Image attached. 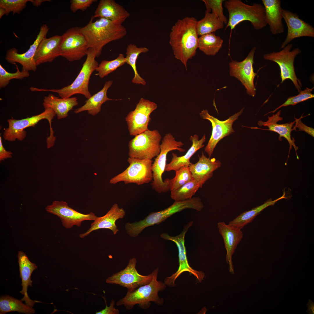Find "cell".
<instances>
[{"instance_id":"52a82bcc","label":"cell","mask_w":314,"mask_h":314,"mask_svg":"<svg viewBox=\"0 0 314 314\" xmlns=\"http://www.w3.org/2000/svg\"><path fill=\"white\" fill-rule=\"evenodd\" d=\"M56 114L51 108H45L42 113L30 117L17 120L13 118L8 119V127L3 132L4 139L13 142L17 140H23L26 137V132L24 129L29 127H34L41 120L46 119L48 121L50 126V133L47 139L53 141L56 139L53 136L54 131L51 126L52 120Z\"/></svg>"},{"instance_id":"4316f807","label":"cell","mask_w":314,"mask_h":314,"mask_svg":"<svg viewBox=\"0 0 314 314\" xmlns=\"http://www.w3.org/2000/svg\"><path fill=\"white\" fill-rule=\"evenodd\" d=\"M265 11L266 20L272 33L275 35L284 31L282 22L283 9L281 0H262Z\"/></svg>"},{"instance_id":"603a6c76","label":"cell","mask_w":314,"mask_h":314,"mask_svg":"<svg viewBox=\"0 0 314 314\" xmlns=\"http://www.w3.org/2000/svg\"><path fill=\"white\" fill-rule=\"evenodd\" d=\"M17 257L19 267V277L22 279L21 286L22 289L20 293L23 295L21 299L24 301L28 305L33 307L36 303L40 302L33 300L28 296L27 293L28 287L32 286V281L31 276L33 272L37 269L38 267L34 263L31 261L25 253L20 251L18 254Z\"/></svg>"},{"instance_id":"7402d4cb","label":"cell","mask_w":314,"mask_h":314,"mask_svg":"<svg viewBox=\"0 0 314 314\" xmlns=\"http://www.w3.org/2000/svg\"><path fill=\"white\" fill-rule=\"evenodd\" d=\"M126 212L122 208H120L117 204H114L110 210L104 216L97 217L91 224L90 227L85 232L80 234L79 236L83 238L92 232L101 229H107L111 230L114 235L119 231L116 224V221L123 218Z\"/></svg>"},{"instance_id":"d4e9b609","label":"cell","mask_w":314,"mask_h":314,"mask_svg":"<svg viewBox=\"0 0 314 314\" xmlns=\"http://www.w3.org/2000/svg\"><path fill=\"white\" fill-rule=\"evenodd\" d=\"M221 165L220 161L215 158H207L202 152L198 161L195 164L191 163L189 167L193 178L199 183L201 188Z\"/></svg>"},{"instance_id":"bcb514c9","label":"cell","mask_w":314,"mask_h":314,"mask_svg":"<svg viewBox=\"0 0 314 314\" xmlns=\"http://www.w3.org/2000/svg\"><path fill=\"white\" fill-rule=\"evenodd\" d=\"M106 303L105 308L100 311L96 312V314H119V310L116 309L114 307L115 302L114 300L112 299L110 303V306L108 307L106 304V298L104 297H103Z\"/></svg>"},{"instance_id":"6da1fadb","label":"cell","mask_w":314,"mask_h":314,"mask_svg":"<svg viewBox=\"0 0 314 314\" xmlns=\"http://www.w3.org/2000/svg\"><path fill=\"white\" fill-rule=\"evenodd\" d=\"M194 17H186L177 20L170 33L169 43L175 57L186 69L188 60L195 56L198 48V37Z\"/></svg>"},{"instance_id":"74e56055","label":"cell","mask_w":314,"mask_h":314,"mask_svg":"<svg viewBox=\"0 0 314 314\" xmlns=\"http://www.w3.org/2000/svg\"><path fill=\"white\" fill-rule=\"evenodd\" d=\"M126 63L125 58L123 54L120 53L116 59L110 61H102L96 70L97 75L102 78L115 70L119 67Z\"/></svg>"},{"instance_id":"b9f144b4","label":"cell","mask_w":314,"mask_h":314,"mask_svg":"<svg viewBox=\"0 0 314 314\" xmlns=\"http://www.w3.org/2000/svg\"><path fill=\"white\" fill-rule=\"evenodd\" d=\"M30 0H0V7L4 8L6 15L10 12L13 14L20 13L25 7Z\"/></svg>"},{"instance_id":"d6a6232c","label":"cell","mask_w":314,"mask_h":314,"mask_svg":"<svg viewBox=\"0 0 314 314\" xmlns=\"http://www.w3.org/2000/svg\"><path fill=\"white\" fill-rule=\"evenodd\" d=\"M33 307L23 303L22 301L9 295L1 296L0 298V314L16 311L25 314H33L35 310Z\"/></svg>"},{"instance_id":"ee69618b","label":"cell","mask_w":314,"mask_h":314,"mask_svg":"<svg viewBox=\"0 0 314 314\" xmlns=\"http://www.w3.org/2000/svg\"><path fill=\"white\" fill-rule=\"evenodd\" d=\"M96 0H71L70 1V9L75 13L78 10L84 11L90 7Z\"/></svg>"},{"instance_id":"30bf717a","label":"cell","mask_w":314,"mask_h":314,"mask_svg":"<svg viewBox=\"0 0 314 314\" xmlns=\"http://www.w3.org/2000/svg\"><path fill=\"white\" fill-rule=\"evenodd\" d=\"M127 161L129 166L123 172L111 179L110 183L123 182L125 184L133 183L139 185L147 184L152 180L151 160L129 157Z\"/></svg>"},{"instance_id":"5b68a950","label":"cell","mask_w":314,"mask_h":314,"mask_svg":"<svg viewBox=\"0 0 314 314\" xmlns=\"http://www.w3.org/2000/svg\"><path fill=\"white\" fill-rule=\"evenodd\" d=\"M157 278V276L155 277L149 283L139 287L133 292L128 291L123 298L117 301V306L123 305L126 310H129L136 304L140 308L146 309L149 307L151 301L158 305H162L164 300L159 296L158 293L165 290L166 286L162 281H158Z\"/></svg>"},{"instance_id":"f1b7e54d","label":"cell","mask_w":314,"mask_h":314,"mask_svg":"<svg viewBox=\"0 0 314 314\" xmlns=\"http://www.w3.org/2000/svg\"><path fill=\"white\" fill-rule=\"evenodd\" d=\"M199 139L197 135L190 136V140L192 142V146L183 156H178L176 154L172 152V160L170 163L166 164L165 171H175L183 166H189L191 163L190 161L191 157L197 151L204 146L203 144L206 141V135L204 134L201 139Z\"/></svg>"},{"instance_id":"4dcf8cb0","label":"cell","mask_w":314,"mask_h":314,"mask_svg":"<svg viewBox=\"0 0 314 314\" xmlns=\"http://www.w3.org/2000/svg\"><path fill=\"white\" fill-rule=\"evenodd\" d=\"M113 83L111 81L106 82L103 88L97 93L91 96L85 102V104L76 109L74 113H78L87 111L88 113L94 116L101 111L102 105L106 101L113 99L108 98L107 95V91Z\"/></svg>"},{"instance_id":"ba28073f","label":"cell","mask_w":314,"mask_h":314,"mask_svg":"<svg viewBox=\"0 0 314 314\" xmlns=\"http://www.w3.org/2000/svg\"><path fill=\"white\" fill-rule=\"evenodd\" d=\"M161 136L158 131L149 129L135 136L129 144L130 157L152 160L160 151Z\"/></svg>"},{"instance_id":"3957f363","label":"cell","mask_w":314,"mask_h":314,"mask_svg":"<svg viewBox=\"0 0 314 314\" xmlns=\"http://www.w3.org/2000/svg\"><path fill=\"white\" fill-rule=\"evenodd\" d=\"M224 5L229 14L226 28L229 27L232 30L244 21L250 22L256 30L261 29L267 25L265 8L261 4L249 5L240 0H228L225 1Z\"/></svg>"},{"instance_id":"681fc988","label":"cell","mask_w":314,"mask_h":314,"mask_svg":"<svg viewBox=\"0 0 314 314\" xmlns=\"http://www.w3.org/2000/svg\"><path fill=\"white\" fill-rule=\"evenodd\" d=\"M50 1L48 0H30V2H31L33 6L38 7L44 1Z\"/></svg>"},{"instance_id":"ab89813d","label":"cell","mask_w":314,"mask_h":314,"mask_svg":"<svg viewBox=\"0 0 314 314\" xmlns=\"http://www.w3.org/2000/svg\"><path fill=\"white\" fill-rule=\"evenodd\" d=\"M17 71L15 72L11 73L8 72L0 65V88L6 87L9 83L10 81L12 79L22 80L25 78L28 77L29 74L28 71L22 69L20 71L16 63Z\"/></svg>"},{"instance_id":"cb8c5ba5","label":"cell","mask_w":314,"mask_h":314,"mask_svg":"<svg viewBox=\"0 0 314 314\" xmlns=\"http://www.w3.org/2000/svg\"><path fill=\"white\" fill-rule=\"evenodd\" d=\"M130 16V13L114 0H101L92 17L93 19L103 18L122 24Z\"/></svg>"},{"instance_id":"7bdbcfd3","label":"cell","mask_w":314,"mask_h":314,"mask_svg":"<svg viewBox=\"0 0 314 314\" xmlns=\"http://www.w3.org/2000/svg\"><path fill=\"white\" fill-rule=\"evenodd\" d=\"M207 11L210 12L211 11L224 24H227L228 20L224 16L222 7L224 0H203Z\"/></svg>"},{"instance_id":"7dc6e473","label":"cell","mask_w":314,"mask_h":314,"mask_svg":"<svg viewBox=\"0 0 314 314\" xmlns=\"http://www.w3.org/2000/svg\"><path fill=\"white\" fill-rule=\"evenodd\" d=\"M13 153L11 151H7L3 145L2 138L0 136V161L4 160L5 159L11 158Z\"/></svg>"},{"instance_id":"5bb4252c","label":"cell","mask_w":314,"mask_h":314,"mask_svg":"<svg viewBox=\"0 0 314 314\" xmlns=\"http://www.w3.org/2000/svg\"><path fill=\"white\" fill-rule=\"evenodd\" d=\"M157 104L141 98L135 109L130 112L125 118L129 134L135 136L148 130L151 114L157 108Z\"/></svg>"},{"instance_id":"44dd1931","label":"cell","mask_w":314,"mask_h":314,"mask_svg":"<svg viewBox=\"0 0 314 314\" xmlns=\"http://www.w3.org/2000/svg\"><path fill=\"white\" fill-rule=\"evenodd\" d=\"M218 231L222 236L226 251V261L229 264V272L234 273L232 256L237 246L243 237L242 232L239 228L224 222L217 224Z\"/></svg>"},{"instance_id":"277c9868","label":"cell","mask_w":314,"mask_h":314,"mask_svg":"<svg viewBox=\"0 0 314 314\" xmlns=\"http://www.w3.org/2000/svg\"><path fill=\"white\" fill-rule=\"evenodd\" d=\"M96 53L92 48L88 49L86 60L77 76L72 83L59 89H48L31 87L32 91H50L57 93L62 98H70L76 94L83 95L87 99L91 96L88 89L91 76L97 68L98 64L96 60Z\"/></svg>"},{"instance_id":"4fadbf2b","label":"cell","mask_w":314,"mask_h":314,"mask_svg":"<svg viewBox=\"0 0 314 314\" xmlns=\"http://www.w3.org/2000/svg\"><path fill=\"white\" fill-rule=\"evenodd\" d=\"M80 28L72 27L61 35L60 56L70 62L81 60L87 55L89 48Z\"/></svg>"},{"instance_id":"e0dca14e","label":"cell","mask_w":314,"mask_h":314,"mask_svg":"<svg viewBox=\"0 0 314 314\" xmlns=\"http://www.w3.org/2000/svg\"><path fill=\"white\" fill-rule=\"evenodd\" d=\"M244 109L230 117L227 119L221 121L210 115L207 110H203L199 114L203 119H207L211 122L212 127V134L204 151L210 157L213 154L214 150L218 142L226 136H228L235 131L232 128L233 123L242 114Z\"/></svg>"},{"instance_id":"f35d334b","label":"cell","mask_w":314,"mask_h":314,"mask_svg":"<svg viewBox=\"0 0 314 314\" xmlns=\"http://www.w3.org/2000/svg\"><path fill=\"white\" fill-rule=\"evenodd\" d=\"M175 171V176L172 179H168L171 191L178 189L193 179L189 166L182 167Z\"/></svg>"},{"instance_id":"d590c367","label":"cell","mask_w":314,"mask_h":314,"mask_svg":"<svg viewBox=\"0 0 314 314\" xmlns=\"http://www.w3.org/2000/svg\"><path fill=\"white\" fill-rule=\"evenodd\" d=\"M146 47H138L135 45L130 44L127 45L125 58L126 63L131 66L134 72L132 82L134 83L145 85L146 82L138 74L136 67V62L138 56L141 53L149 51Z\"/></svg>"},{"instance_id":"e575fe53","label":"cell","mask_w":314,"mask_h":314,"mask_svg":"<svg viewBox=\"0 0 314 314\" xmlns=\"http://www.w3.org/2000/svg\"><path fill=\"white\" fill-rule=\"evenodd\" d=\"M223 39L214 33L206 34L198 38V48L206 55L215 56L221 48Z\"/></svg>"},{"instance_id":"ffe728a7","label":"cell","mask_w":314,"mask_h":314,"mask_svg":"<svg viewBox=\"0 0 314 314\" xmlns=\"http://www.w3.org/2000/svg\"><path fill=\"white\" fill-rule=\"evenodd\" d=\"M282 16L287 26L288 32L280 49L284 48L295 39L303 37H314V28L300 18L296 13L283 9Z\"/></svg>"},{"instance_id":"484cf974","label":"cell","mask_w":314,"mask_h":314,"mask_svg":"<svg viewBox=\"0 0 314 314\" xmlns=\"http://www.w3.org/2000/svg\"><path fill=\"white\" fill-rule=\"evenodd\" d=\"M61 36L54 35L45 38L40 42L37 48L34 58L37 66L44 63L51 62L61 56L60 44Z\"/></svg>"},{"instance_id":"60d3db41","label":"cell","mask_w":314,"mask_h":314,"mask_svg":"<svg viewBox=\"0 0 314 314\" xmlns=\"http://www.w3.org/2000/svg\"><path fill=\"white\" fill-rule=\"evenodd\" d=\"M314 88L313 87L311 88L306 87L304 90H301L298 94L295 96L289 97L283 104L274 110L269 111L265 115L271 113H274L278 109L281 107L290 105L293 106L299 103L314 98V95L311 93Z\"/></svg>"},{"instance_id":"8992f818","label":"cell","mask_w":314,"mask_h":314,"mask_svg":"<svg viewBox=\"0 0 314 314\" xmlns=\"http://www.w3.org/2000/svg\"><path fill=\"white\" fill-rule=\"evenodd\" d=\"M184 144L181 141L176 140L170 133L166 134L164 137L160 144V152L155 158L152 165L153 181L151 185L152 189L157 193L166 192L170 190L168 179L163 181L162 178L165 170L168 153L173 150L184 152L185 149L181 148Z\"/></svg>"},{"instance_id":"f907efd6","label":"cell","mask_w":314,"mask_h":314,"mask_svg":"<svg viewBox=\"0 0 314 314\" xmlns=\"http://www.w3.org/2000/svg\"><path fill=\"white\" fill-rule=\"evenodd\" d=\"M6 14V11L5 9L3 8L0 7V18L5 14Z\"/></svg>"},{"instance_id":"1f68e13d","label":"cell","mask_w":314,"mask_h":314,"mask_svg":"<svg viewBox=\"0 0 314 314\" xmlns=\"http://www.w3.org/2000/svg\"><path fill=\"white\" fill-rule=\"evenodd\" d=\"M285 195V192H284L283 195L281 197L273 201L270 199L260 206L242 213L230 221L229 224L241 229L252 222L255 217L265 208L269 206L274 205L276 202L280 199L287 198Z\"/></svg>"},{"instance_id":"9c48e42d","label":"cell","mask_w":314,"mask_h":314,"mask_svg":"<svg viewBox=\"0 0 314 314\" xmlns=\"http://www.w3.org/2000/svg\"><path fill=\"white\" fill-rule=\"evenodd\" d=\"M193 221H190L184 226L182 231L177 236H171L166 233H163L160 235V237L162 238L174 242L178 249L179 265L178 270L171 276L166 277L164 280V284L169 287H175L176 285L175 282L177 278L185 272H188L193 275L199 282H201L205 277V274L203 272L197 271L190 266L187 257L185 245V237L186 232L193 224Z\"/></svg>"},{"instance_id":"7c38bea8","label":"cell","mask_w":314,"mask_h":314,"mask_svg":"<svg viewBox=\"0 0 314 314\" xmlns=\"http://www.w3.org/2000/svg\"><path fill=\"white\" fill-rule=\"evenodd\" d=\"M136 263L135 258H131L125 268L108 277L106 279V283L118 284L127 288L128 291L132 292L139 287L149 283L154 278L158 276V268L148 275H143L136 269Z\"/></svg>"},{"instance_id":"836d02e7","label":"cell","mask_w":314,"mask_h":314,"mask_svg":"<svg viewBox=\"0 0 314 314\" xmlns=\"http://www.w3.org/2000/svg\"><path fill=\"white\" fill-rule=\"evenodd\" d=\"M224 24L215 14L206 10L204 17L197 22L196 28L197 34L201 36L213 33L223 28Z\"/></svg>"},{"instance_id":"ac0fdd59","label":"cell","mask_w":314,"mask_h":314,"mask_svg":"<svg viewBox=\"0 0 314 314\" xmlns=\"http://www.w3.org/2000/svg\"><path fill=\"white\" fill-rule=\"evenodd\" d=\"M45 209L47 212L59 218L62 225L67 229L74 226L79 227L82 222L94 221L97 217L92 212L88 214L80 213L69 206L67 203L63 201H55L47 206Z\"/></svg>"},{"instance_id":"8fae6325","label":"cell","mask_w":314,"mask_h":314,"mask_svg":"<svg viewBox=\"0 0 314 314\" xmlns=\"http://www.w3.org/2000/svg\"><path fill=\"white\" fill-rule=\"evenodd\" d=\"M292 47V44H289L280 51L264 54L263 58L265 60L274 62L279 65L281 72V83L286 79H290L299 92L301 90L302 84L295 74L294 62L296 56L301 53V50L299 48L291 50Z\"/></svg>"},{"instance_id":"f546056e","label":"cell","mask_w":314,"mask_h":314,"mask_svg":"<svg viewBox=\"0 0 314 314\" xmlns=\"http://www.w3.org/2000/svg\"><path fill=\"white\" fill-rule=\"evenodd\" d=\"M43 101V105L44 109H52L57 115L58 119L67 117L68 112L74 107L78 104L76 97L60 98L52 94L45 96Z\"/></svg>"},{"instance_id":"d6986e66","label":"cell","mask_w":314,"mask_h":314,"mask_svg":"<svg viewBox=\"0 0 314 314\" xmlns=\"http://www.w3.org/2000/svg\"><path fill=\"white\" fill-rule=\"evenodd\" d=\"M49 29V28L47 24L42 25L35 40L26 52L19 53L16 49L10 48L7 51L5 57L6 60L13 64L16 63H20L22 66V69L28 72H35L37 66L35 61L34 56L40 43L43 39L46 38Z\"/></svg>"},{"instance_id":"f6af8a7d","label":"cell","mask_w":314,"mask_h":314,"mask_svg":"<svg viewBox=\"0 0 314 314\" xmlns=\"http://www.w3.org/2000/svg\"><path fill=\"white\" fill-rule=\"evenodd\" d=\"M295 125L293 126L292 130H296L297 128L299 129V131H303L307 133L313 137H314V129L312 127H308L304 124L301 121V118L302 116L299 118H296L295 117Z\"/></svg>"},{"instance_id":"c3c4849f","label":"cell","mask_w":314,"mask_h":314,"mask_svg":"<svg viewBox=\"0 0 314 314\" xmlns=\"http://www.w3.org/2000/svg\"><path fill=\"white\" fill-rule=\"evenodd\" d=\"M308 310L306 311L307 313L314 314V303L311 299H309L307 304Z\"/></svg>"},{"instance_id":"8d00e7d4","label":"cell","mask_w":314,"mask_h":314,"mask_svg":"<svg viewBox=\"0 0 314 314\" xmlns=\"http://www.w3.org/2000/svg\"><path fill=\"white\" fill-rule=\"evenodd\" d=\"M200 188L199 183L192 179L178 189L171 191V197L175 201H182L192 197Z\"/></svg>"},{"instance_id":"83f0119b","label":"cell","mask_w":314,"mask_h":314,"mask_svg":"<svg viewBox=\"0 0 314 314\" xmlns=\"http://www.w3.org/2000/svg\"><path fill=\"white\" fill-rule=\"evenodd\" d=\"M281 110L279 111L275 114H273L271 117H268V120L266 122L259 121L258 124L260 126H264L267 127L268 130L275 132L279 135V139L280 140L282 137L285 138L288 142L290 145L289 152L293 146L296 151L298 149V147L295 145V140L291 137V133L292 131V127L295 122V121L290 123L283 124H278L277 122L283 120V118L280 116Z\"/></svg>"},{"instance_id":"7a4b0ae2","label":"cell","mask_w":314,"mask_h":314,"mask_svg":"<svg viewBox=\"0 0 314 314\" xmlns=\"http://www.w3.org/2000/svg\"><path fill=\"white\" fill-rule=\"evenodd\" d=\"M92 17L80 31L85 37L89 48L95 51L96 57L101 54L104 46L109 42L122 38L126 35V28L122 24L103 18L95 22Z\"/></svg>"},{"instance_id":"9a60e30c","label":"cell","mask_w":314,"mask_h":314,"mask_svg":"<svg viewBox=\"0 0 314 314\" xmlns=\"http://www.w3.org/2000/svg\"><path fill=\"white\" fill-rule=\"evenodd\" d=\"M256 49V47H253L242 61L232 60L229 63L230 75L238 79L244 86L248 94L252 97L256 94L254 81L257 73L254 72L253 67Z\"/></svg>"},{"instance_id":"2e32d148","label":"cell","mask_w":314,"mask_h":314,"mask_svg":"<svg viewBox=\"0 0 314 314\" xmlns=\"http://www.w3.org/2000/svg\"><path fill=\"white\" fill-rule=\"evenodd\" d=\"M204 207L201 199L197 197L182 201H175L170 206L164 210L150 213L144 219L140 221V227L144 229L148 226L159 224L173 214L185 209L201 211Z\"/></svg>"}]
</instances>
